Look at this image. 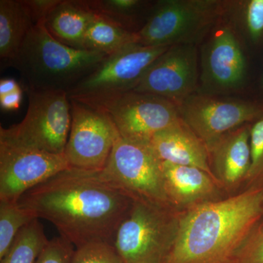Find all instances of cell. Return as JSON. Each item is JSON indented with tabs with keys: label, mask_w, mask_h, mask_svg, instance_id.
Returning <instances> with one entry per match:
<instances>
[{
	"label": "cell",
	"mask_w": 263,
	"mask_h": 263,
	"mask_svg": "<svg viewBox=\"0 0 263 263\" xmlns=\"http://www.w3.org/2000/svg\"><path fill=\"white\" fill-rule=\"evenodd\" d=\"M133 202L101 171L69 167L31 189L18 203L51 222L60 236L79 248L94 242L114 245Z\"/></svg>",
	"instance_id": "obj_1"
},
{
	"label": "cell",
	"mask_w": 263,
	"mask_h": 263,
	"mask_svg": "<svg viewBox=\"0 0 263 263\" xmlns=\"http://www.w3.org/2000/svg\"><path fill=\"white\" fill-rule=\"evenodd\" d=\"M263 217V188L247 189L180 212L164 263H236L240 249Z\"/></svg>",
	"instance_id": "obj_2"
},
{
	"label": "cell",
	"mask_w": 263,
	"mask_h": 263,
	"mask_svg": "<svg viewBox=\"0 0 263 263\" xmlns=\"http://www.w3.org/2000/svg\"><path fill=\"white\" fill-rule=\"evenodd\" d=\"M107 57L62 44L52 37L42 22L29 31L9 66L18 71L25 92L68 93Z\"/></svg>",
	"instance_id": "obj_3"
},
{
	"label": "cell",
	"mask_w": 263,
	"mask_h": 263,
	"mask_svg": "<svg viewBox=\"0 0 263 263\" xmlns=\"http://www.w3.org/2000/svg\"><path fill=\"white\" fill-rule=\"evenodd\" d=\"M179 214L172 208L133 199L114 240L124 263L165 262L177 235Z\"/></svg>",
	"instance_id": "obj_4"
},
{
	"label": "cell",
	"mask_w": 263,
	"mask_h": 263,
	"mask_svg": "<svg viewBox=\"0 0 263 263\" xmlns=\"http://www.w3.org/2000/svg\"><path fill=\"white\" fill-rule=\"evenodd\" d=\"M220 2L160 0L137 34V43L149 47L195 44L220 15Z\"/></svg>",
	"instance_id": "obj_5"
},
{
	"label": "cell",
	"mask_w": 263,
	"mask_h": 263,
	"mask_svg": "<svg viewBox=\"0 0 263 263\" xmlns=\"http://www.w3.org/2000/svg\"><path fill=\"white\" fill-rule=\"evenodd\" d=\"M27 114L19 124L0 127V138L65 155L71 127L70 103L64 91H27Z\"/></svg>",
	"instance_id": "obj_6"
},
{
	"label": "cell",
	"mask_w": 263,
	"mask_h": 263,
	"mask_svg": "<svg viewBox=\"0 0 263 263\" xmlns=\"http://www.w3.org/2000/svg\"><path fill=\"white\" fill-rule=\"evenodd\" d=\"M170 47H149L137 43L128 45L107 57L74 86L67 96L95 105L133 91L147 69Z\"/></svg>",
	"instance_id": "obj_7"
},
{
	"label": "cell",
	"mask_w": 263,
	"mask_h": 263,
	"mask_svg": "<svg viewBox=\"0 0 263 263\" xmlns=\"http://www.w3.org/2000/svg\"><path fill=\"white\" fill-rule=\"evenodd\" d=\"M101 174L133 199L172 208L164 191L161 161L149 145L127 141L119 135Z\"/></svg>",
	"instance_id": "obj_8"
},
{
	"label": "cell",
	"mask_w": 263,
	"mask_h": 263,
	"mask_svg": "<svg viewBox=\"0 0 263 263\" xmlns=\"http://www.w3.org/2000/svg\"><path fill=\"white\" fill-rule=\"evenodd\" d=\"M91 106L108 116L122 138L142 144L181 119L177 105L149 93L127 91Z\"/></svg>",
	"instance_id": "obj_9"
},
{
	"label": "cell",
	"mask_w": 263,
	"mask_h": 263,
	"mask_svg": "<svg viewBox=\"0 0 263 263\" xmlns=\"http://www.w3.org/2000/svg\"><path fill=\"white\" fill-rule=\"evenodd\" d=\"M69 100L71 127L66 160L73 168L101 171L106 165L119 132L103 110L73 99Z\"/></svg>",
	"instance_id": "obj_10"
},
{
	"label": "cell",
	"mask_w": 263,
	"mask_h": 263,
	"mask_svg": "<svg viewBox=\"0 0 263 263\" xmlns=\"http://www.w3.org/2000/svg\"><path fill=\"white\" fill-rule=\"evenodd\" d=\"M69 167L65 155L0 138V201L17 202L31 189Z\"/></svg>",
	"instance_id": "obj_11"
},
{
	"label": "cell",
	"mask_w": 263,
	"mask_h": 263,
	"mask_svg": "<svg viewBox=\"0 0 263 263\" xmlns=\"http://www.w3.org/2000/svg\"><path fill=\"white\" fill-rule=\"evenodd\" d=\"M179 109L183 122L208 148L221 136L263 115V108L252 102L205 93L190 95L180 104Z\"/></svg>",
	"instance_id": "obj_12"
},
{
	"label": "cell",
	"mask_w": 263,
	"mask_h": 263,
	"mask_svg": "<svg viewBox=\"0 0 263 263\" xmlns=\"http://www.w3.org/2000/svg\"><path fill=\"white\" fill-rule=\"evenodd\" d=\"M197 60L195 44L171 46L147 69L133 91L157 95L179 106L196 91Z\"/></svg>",
	"instance_id": "obj_13"
},
{
	"label": "cell",
	"mask_w": 263,
	"mask_h": 263,
	"mask_svg": "<svg viewBox=\"0 0 263 263\" xmlns=\"http://www.w3.org/2000/svg\"><path fill=\"white\" fill-rule=\"evenodd\" d=\"M201 69L205 94L228 92L243 85L247 61L231 27L221 26L213 32L202 49Z\"/></svg>",
	"instance_id": "obj_14"
},
{
	"label": "cell",
	"mask_w": 263,
	"mask_h": 263,
	"mask_svg": "<svg viewBox=\"0 0 263 263\" xmlns=\"http://www.w3.org/2000/svg\"><path fill=\"white\" fill-rule=\"evenodd\" d=\"M164 191L171 206L178 212L223 199L222 188L205 171L161 162Z\"/></svg>",
	"instance_id": "obj_15"
},
{
	"label": "cell",
	"mask_w": 263,
	"mask_h": 263,
	"mask_svg": "<svg viewBox=\"0 0 263 263\" xmlns=\"http://www.w3.org/2000/svg\"><path fill=\"white\" fill-rule=\"evenodd\" d=\"M250 128L248 124L236 128L208 148L213 174L228 193L245 182L250 168Z\"/></svg>",
	"instance_id": "obj_16"
},
{
	"label": "cell",
	"mask_w": 263,
	"mask_h": 263,
	"mask_svg": "<svg viewBox=\"0 0 263 263\" xmlns=\"http://www.w3.org/2000/svg\"><path fill=\"white\" fill-rule=\"evenodd\" d=\"M149 146L161 162L197 167L216 181L211 167L206 145L182 119L157 133Z\"/></svg>",
	"instance_id": "obj_17"
},
{
	"label": "cell",
	"mask_w": 263,
	"mask_h": 263,
	"mask_svg": "<svg viewBox=\"0 0 263 263\" xmlns=\"http://www.w3.org/2000/svg\"><path fill=\"white\" fill-rule=\"evenodd\" d=\"M95 17L85 0H61L45 19L44 24L59 42L76 49L85 50V34Z\"/></svg>",
	"instance_id": "obj_18"
},
{
	"label": "cell",
	"mask_w": 263,
	"mask_h": 263,
	"mask_svg": "<svg viewBox=\"0 0 263 263\" xmlns=\"http://www.w3.org/2000/svg\"><path fill=\"white\" fill-rule=\"evenodd\" d=\"M36 25L24 0H0V58L9 66Z\"/></svg>",
	"instance_id": "obj_19"
},
{
	"label": "cell",
	"mask_w": 263,
	"mask_h": 263,
	"mask_svg": "<svg viewBox=\"0 0 263 263\" xmlns=\"http://www.w3.org/2000/svg\"><path fill=\"white\" fill-rule=\"evenodd\" d=\"M85 3L95 15L133 33L144 26L154 4L141 0H85Z\"/></svg>",
	"instance_id": "obj_20"
},
{
	"label": "cell",
	"mask_w": 263,
	"mask_h": 263,
	"mask_svg": "<svg viewBox=\"0 0 263 263\" xmlns=\"http://www.w3.org/2000/svg\"><path fill=\"white\" fill-rule=\"evenodd\" d=\"M136 43V33L125 30L96 15L85 34L84 48L109 56Z\"/></svg>",
	"instance_id": "obj_21"
},
{
	"label": "cell",
	"mask_w": 263,
	"mask_h": 263,
	"mask_svg": "<svg viewBox=\"0 0 263 263\" xmlns=\"http://www.w3.org/2000/svg\"><path fill=\"white\" fill-rule=\"evenodd\" d=\"M49 241L39 219L24 227L0 263H35Z\"/></svg>",
	"instance_id": "obj_22"
},
{
	"label": "cell",
	"mask_w": 263,
	"mask_h": 263,
	"mask_svg": "<svg viewBox=\"0 0 263 263\" xmlns=\"http://www.w3.org/2000/svg\"><path fill=\"white\" fill-rule=\"evenodd\" d=\"M35 219L18 202L0 201V259L9 250L20 230Z\"/></svg>",
	"instance_id": "obj_23"
},
{
	"label": "cell",
	"mask_w": 263,
	"mask_h": 263,
	"mask_svg": "<svg viewBox=\"0 0 263 263\" xmlns=\"http://www.w3.org/2000/svg\"><path fill=\"white\" fill-rule=\"evenodd\" d=\"M251 165L246 189L263 188V115L250 128Z\"/></svg>",
	"instance_id": "obj_24"
},
{
	"label": "cell",
	"mask_w": 263,
	"mask_h": 263,
	"mask_svg": "<svg viewBox=\"0 0 263 263\" xmlns=\"http://www.w3.org/2000/svg\"><path fill=\"white\" fill-rule=\"evenodd\" d=\"M237 22L250 41L258 42L263 38V0L238 2Z\"/></svg>",
	"instance_id": "obj_25"
},
{
	"label": "cell",
	"mask_w": 263,
	"mask_h": 263,
	"mask_svg": "<svg viewBox=\"0 0 263 263\" xmlns=\"http://www.w3.org/2000/svg\"><path fill=\"white\" fill-rule=\"evenodd\" d=\"M70 263H124L114 245L94 242L76 248Z\"/></svg>",
	"instance_id": "obj_26"
},
{
	"label": "cell",
	"mask_w": 263,
	"mask_h": 263,
	"mask_svg": "<svg viewBox=\"0 0 263 263\" xmlns=\"http://www.w3.org/2000/svg\"><path fill=\"white\" fill-rule=\"evenodd\" d=\"M236 263H263V217L242 246Z\"/></svg>",
	"instance_id": "obj_27"
},
{
	"label": "cell",
	"mask_w": 263,
	"mask_h": 263,
	"mask_svg": "<svg viewBox=\"0 0 263 263\" xmlns=\"http://www.w3.org/2000/svg\"><path fill=\"white\" fill-rule=\"evenodd\" d=\"M73 245L60 236L50 240L35 263H70Z\"/></svg>",
	"instance_id": "obj_28"
},
{
	"label": "cell",
	"mask_w": 263,
	"mask_h": 263,
	"mask_svg": "<svg viewBox=\"0 0 263 263\" xmlns=\"http://www.w3.org/2000/svg\"><path fill=\"white\" fill-rule=\"evenodd\" d=\"M26 5L30 10L36 24L44 22L55 7L61 0H24Z\"/></svg>",
	"instance_id": "obj_29"
},
{
	"label": "cell",
	"mask_w": 263,
	"mask_h": 263,
	"mask_svg": "<svg viewBox=\"0 0 263 263\" xmlns=\"http://www.w3.org/2000/svg\"><path fill=\"white\" fill-rule=\"evenodd\" d=\"M23 89L22 88L13 92L0 97V106L4 110H15L19 108L22 104Z\"/></svg>",
	"instance_id": "obj_30"
},
{
	"label": "cell",
	"mask_w": 263,
	"mask_h": 263,
	"mask_svg": "<svg viewBox=\"0 0 263 263\" xmlns=\"http://www.w3.org/2000/svg\"><path fill=\"white\" fill-rule=\"evenodd\" d=\"M22 86L18 84L15 79H5L0 81V97L5 96V95L13 92L19 89Z\"/></svg>",
	"instance_id": "obj_31"
},
{
	"label": "cell",
	"mask_w": 263,
	"mask_h": 263,
	"mask_svg": "<svg viewBox=\"0 0 263 263\" xmlns=\"http://www.w3.org/2000/svg\"><path fill=\"white\" fill-rule=\"evenodd\" d=\"M262 87H263V76H262Z\"/></svg>",
	"instance_id": "obj_32"
}]
</instances>
